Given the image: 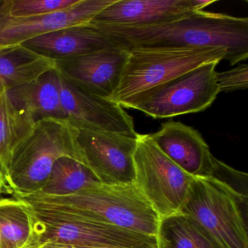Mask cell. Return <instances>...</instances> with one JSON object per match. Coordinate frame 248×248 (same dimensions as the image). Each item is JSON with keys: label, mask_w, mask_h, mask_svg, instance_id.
I'll use <instances>...</instances> for the list:
<instances>
[{"label": "cell", "mask_w": 248, "mask_h": 248, "mask_svg": "<svg viewBox=\"0 0 248 248\" xmlns=\"http://www.w3.org/2000/svg\"><path fill=\"white\" fill-rule=\"evenodd\" d=\"M158 248H223L191 216L177 213L161 219Z\"/></svg>", "instance_id": "ffe728a7"}, {"label": "cell", "mask_w": 248, "mask_h": 248, "mask_svg": "<svg viewBox=\"0 0 248 248\" xmlns=\"http://www.w3.org/2000/svg\"><path fill=\"white\" fill-rule=\"evenodd\" d=\"M4 189H6V182L3 173L0 170V194L3 192Z\"/></svg>", "instance_id": "cb8c5ba5"}, {"label": "cell", "mask_w": 248, "mask_h": 248, "mask_svg": "<svg viewBox=\"0 0 248 248\" xmlns=\"http://www.w3.org/2000/svg\"><path fill=\"white\" fill-rule=\"evenodd\" d=\"M158 148L183 170L192 177L212 176L217 159L195 129L180 122H168L149 134Z\"/></svg>", "instance_id": "5bb4252c"}, {"label": "cell", "mask_w": 248, "mask_h": 248, "mask_svg": "<svg viewBox=\"0 0 248 248\" xmlns=\"http://www.w3.org/2000/svg\"><path fill=\"white\" fill-rule=\"evenodd\" d=\"M91 24L113 43L127 50L146 47H218L226 49V60L231 65L248 58V18L200 11L155 25Z\"/></svg>", "instance_id": "6da1fadb"}, {"label": "cell", "mask_w": 248, "mask_h": 248, "mask_svg": "<svg viewBox=\"0 0 248 248\" xmlns=\"http://www.w3.org/2000/svg\"><path fill=\"white\" fill-rule=\"evenodd\" d=\"M219 63H206L170 81L153 91L133 109L154 119L204 111L220 93L216 71Z\"/></svg>", "instance_id": "ba28073f"}, {"label": "cell", "mask_w": 248, "mask_h": 248, "mask_svg": "<svg viewBox=\"0 0 248 248\" xmlns=\"http://www.w3.org/2000/svg\"><path fill=\"white\" fill-rule=\"evenodd\" d=\"M216 81L220 93H230L248 87V66L241 64L234 69L216 72Z\"/></svg>", "instance_id": "603a6c76"}, {"label": "cell", "mask_w": 248, "mask_h": 248, "mask_svg": "<svg viewBox=\"0 0 248 248\" xmlns=\"http://www.w3.org/2000/svg\"><path fill=\"white\" fill-rule=\"evenodd\" d=\"M214 0H115L91 24L140 27L155 25L203 11Z\"/></svg>", "instance_id": "4fadbf2b"}, {"label": "cell", "mask_w": 248, "mask_h": 248, "mask_svg": "<svg viewBox=\"0 0 248 248\" xmlns=\"http://www.w3.org/2000/svg\"><path fill=\"white\" fill-rule=\"evenodd\" d=\"M8 95L16 107L30 113L36 122L46 118L66 120L61 101L57 68L31 83L11 90Z\"/></svg>", "instance_id": "2e32d148"}, {"label": "cell", "mask_w": 248, "mask_h": 248, "mask_svg": "<svg viewBox=\"0 0 248 248\" xmlns=\"http://www.w3.org/2000/svg\"><path fill=\"white\" fill-rule=\"evenodd\" d=\"M34 246V213L17 197L0 198V248Z\"/></svg>", "instance_id": "ac0fdd59"}, {"label": "cell", "mask_w": 248, "mask_h": 248, "mask_svg": "<svg viewBox=\"0 0 248 248\" xmlns=\"http://www.w3.org/2000/svg\"><path fill=\"white\" fill-rule=\"evenodd\" d=\"M29 204L46 206L148 236H157L161 218L135 182L99 183L62 197L14 195Z\"/></svg>", "instance_id": "7a4b0ae2"}, {"label": "cell", "mask_w": 248, "mask_h": 248, "mask_svg": "<svg viewBox=\"0 0 248 248\" xmlns=\"http://www.w3.org/2000/svg\"><path fill=\"white\" fill-rule=\"evenodd\" d=\"M56 68V60L23 45L0 48V94L31 83Z\"/></svg>", "instance_id": "e0dca14e"}, {"label": "cell", "mask_w": 248, "mask_h": 248, "mask_svg": "<svg viewBox=\"0 0 248 248\" xmlns=\"http://www.w3.org/2000/svg\"><path fill=\"white\" fill-rule=\"evenodd\" d=\"M23 46L46 57L59 60L92 53L116 44L89 23L43 34L26 42Z\"/></svg>", "instance_id": "9a60e30c"}, {"label": "cell", "mask_w": 248, "mask_h": 248, "mask_svg": "<svg viewBox=\"0 0 248 248\" xmlns=\"http://www.w3.org/2000/svg\"><path fill=\"white\" fill-rule=\"evenodd\" d=\"M248 195L229 181L215 176L195 177L180 213L191 216L223 248H248L243 205Z\"/></svg>", "instance_id": "5b68a950"}, {"label": "cell", "mask_w": 248, "mask_h": 248, "mask_svg": "<svg viewBox=\"0 0 248 248\" xmlns=\"http://www.w3.org/2000/svg\"><path fill=\"white\" fill-rule=\"evenodd\" d=\"M78 131V127L65 119L46 118L36 122L34 131L13 154L4 174L13 194L40 191L61 158H71L84 164Z\"/></svg>", "instance_id": "277c9868"}, {"label": "cell", "mask_w": 248, "mask_h": 248, "mask_svg": "<svg viewBox=\"0 0 248 248\" xmlns=\"http://www.w3.org/2000/svg\"><path fill=\"white\" fill-rule=\"evenodd\" d=\"M79 0H5L0 10L13 18H28L50 15L72 8Z\"/></svg>", "instance_id": "7402d4cb"}, {"label": "cell", "mask_w": 248, "mask_h": 248, "mask_svg": "<svg viewBox=\"0 0 248 248\" xmlns=\"http://www.w3.org/2000/svg\"><path fill=\"white\" fill-rule=\"evenodd\" d=\"M73 247V246H72ZM75 248H85V247H74Z\"/></svg>", "instance_id": "4316f807"}, {"label": "cell", "mask_w": 248, "mask_h": 248, "mask_svg": "<svg viewBox=\"0 0 248 248\" xmlns=\"http://www.w3.org/2000/svg\"><path fill=\"white\" fill-rule=\"evenodd\" d=\"M30 204L34 213L35 247L59 244L85 248H158L156 236L52 207Z\"/></svg>", "instance_id": "8992f818"}, {"label": "cell", "mask_w": 248, "mask_h": 248, "mask_svg": "<svg viewBox=\"0 0 248 248\" xmlns=\"http://www.w3.org/2000/svg\"><path fill=\"white\" fill-rule=\"evenodd\" d=\"M114 1L79 0L69 9L28 18H13L0 10V48L21 46L29 40L66 27L89 24Z\"/></svg>", "instance_id": "7c38bea8"}, {"label": "cell", "mask_w": 248, "mask_h": 248, "mask_svg": "<svg viewBox=\"0 0 248 248\" xmlns=\"http://www.w3.org/2000/svg\"><path fill=\"white\" fill-rule=\"evenodd\" d=\"M127 49L113 46L92 53L56 60L64 79L91 93L108 98L117 88L128 57Z\"/></svg>", "instance_id": "8fae6325"}, {"label": "cell", "mask_w": 248, "mask_h": 248, "mask_svg": "<svg viewBox=\"0 0 248 248\" xmlns=\"http://www.w3.org/2000/svg\"><path fill=\"white\" fill-rule=\"evenodd\" d=\"M36 121L12 102L8 92L0 94V170L5 174L13 154L35 128Z\"/></svg>", "instance_id": "d6986e66"}, {"label": "cell", "mask_w": 248, "mask_h": 248, "mask_svg": "<svg viewBox=\"0 0 248 248\" xmlns=\"http://www.w3.org/2000/svg\"><path fill=\"white\" fill-rule=\"evenodd\" d=\"M101 183L86 165L63 157L53 165L48 179L35 194L47 197H62L79 192L88 187Z\"/></svg>", "instance_id": "44dd1931"}, {"label": "cell", "mask_w": 248, "mask_h": 248, "mask_svg": "<svg viewBox=\"0 0 248 248\" xmlns=\"http://www.w3.org/2000/svg\"><path fill=\"white\" fill-rule=\"evenodd\" d=\"M43 248H75L68 245H59V244H47Z\"/></svg>", "instance_id": "d4e9b609"}, {"label": "cell", "mask_w": 248, "mask_h": 248, "mask_svg": "<svg viewBox=\"0 0 248 248\" xmlns=\"http://www.w3.org/2000/svg\"><path fill=\"white\" fill-rule=\"evenodd\" d=\"M44 246H38V247H27V248H43Z\"/></svg>", "instance_id": "484cf974"}, {"label": "cell", "mask_w": 248, "mask_h": 248, "mask_svg": "<svg viewBox=\"0 0 248 248\" xmlns=\"http://www.w3.org/2000/svg\"><path fill=\"white\" fill-rule=\"evenodd\" d=\"M117 88L108 99L133 108L155 90L181 75L212 62L226 60L218 47H146L128 49Z\"/></svg>", "instance_id": "3957f363"}, {"label": "cell", "mask_w": 248, "mask_h": 248, "mask_svg": "<svg viewBox=\"0 0 248 248\" xmlns=\"http://www.w3.org/2000/svg\"><path fill=\"white\" fill-rule=\"evenodd\" d=\"M60 95L66 120L78 129L137 137L133 117L123 107L69 82L61 74Z\"/></svg>", "instance_id": "30bf717a"}, {"label": "cell", "mask_w": 248, "mask_h": 248, "mask_svg": "<svg viewBox=\"0 0 248 248\" xmlns=\"http://www.w3.org/2000/svg\"><path fill=\"white\" fill-rule=\"evenodd\" d=\"M135 184L161 219L179 213L194 177L168 157L149 134L138 133Z\"/></svg>", "instance_id": "52a82bcc"}, {"label": "cell", "mask_w": 248, "mask_h": 248, "mask_svg": "<svg viewBox=\"0 0 248 248\" xmlns=\"http://www.w3.org/2000/svg\"><path fill=\"white\" fill-rule=\"evenodd\" d=\"M78 142L84 164L101 183L134 182V154L137 137L79 129Z\"/></svg>", "instance_id": "9c48e42d"}]
</instances>
